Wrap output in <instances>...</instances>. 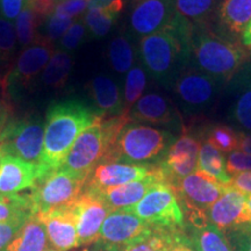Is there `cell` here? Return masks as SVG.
<instances>
[{"instance_id":"6da1fadb","label":"cell","mask_w":251,"mask_h":251,"mask_svg":"<svg viewBox=\"0 0 251 251\" xmlns=\"http://www.w3.org/2000/svg\"><path fill=\"white\" fill-rule=\"evenodd\" d=\"M193 24L176 12L162 30L140 39L139 58L146 72L171 90L180 74L191 64Z\"/></svg>"},{"instance_id":"7a4b0ae2","label":"cell","mask_w":251,"mask_h":251,"mask_svg":"<svg viewBox=\"0 0 251 251\" xmlns=\"http://www.w3.org/2000/svg\"><path fill=\"white\" fill-rule=\"evenodd\" d=\"M101 119V114L80 99L52 102L46 113L40 178L61 168L77 137Z\"/></svg>"},{"instance_id":"3957f363","label":"cell","mask_w":251,"mask_h":251,"mask_svg":"<svg viewBox=\"0 0 251 251\" xmlns=\"http://www.w3.org/2000/svg\"><path fill=\"white\" fill-rule=\"evenodd\" d=\"M249 58L242 43L220 36L212 24H193L191 65L215 78L224 85L233 79Z\"/></svg>"},{"instance_id":"277c9868","label":"cell","mask_w":251,"mask_h":251,"mask_svg":"<svg viewBox=\"0 0 251 251\" xmlns=\"http://www.w3.org/2000/svg\"><path fill=\"white\" fill-rule=\"evenodd\" d=\"M174 142L170 131L128 121L117 134L102 162L149 165L164 156Z\"/></svg>"},{"instance_id":"5b68a950","label":"cell","mask_w":251,"mask_h":251,"mask_svg":"<svg viewBox=\"0 0 251 251\" xmlns=\"http://www.w3.org/2000/svg\"><path fill=\"white\" fill-rule=\"evenodd\" d=\"M129 115L103 118L81 133L65 156L61 168L80 180H87L91 172L105 158L109 147Z\"/></svg>"},{"instance_id":"8992f818","label":"cell","mask_w":251,"mask_h":251,"mask_svg":"<svg viewBox=\"0 0 251 251\" xmlns=\"http://www.w3.org/2000/svg\"><path fill=\"white\" fill-rule=\"evenodd\" d=\"M52 42L45 37L23 50L5 77L0 80L2 100L9 103L18 101L33 87L36 77L42 74L54 55Z\"/></svg>"},{"instance_id":"52a82bcc","label":"cell","mask_w":251,"mask_h":251,"mask_svg":"<svg viewBox=\"0 0 251 251\" xmlns=\"http://www.w3.org/2000/svg\"><path fill=\"white\" fill-rule=\"evenodd\" d=\"M126 211L133 213L151 227L174 230L186 228L176 190L164 181L153 185L136 205Z\"/></svg>"},{"instance_id":"ba28073f","label":"cell","mask_w":251,"mask_h":251,"mask_svg":"<svg viewBox=\"0 0 251 251\" xmlns=\"http://www.w3.org/2000/svg\"><path fill=\"white\" fill-rule=\"evenodd\" d=\"M43 136L45 124L40 117H12L0 134V149L4 155L18 157L40 169Z\"/></svg>"},{"instance_id":"9c48e42d","label":"cell","mask_w":251,"mask_h":251,"mask_svg":"<svg viewBox=\"0 0 251 251\" xmlns=\"http://www.w3.org/2000/svg\"><path fill=\"white\" fill-rule=\"evenodd\" d=\"M224 87L215 78L190 64L175 81L171 91L183 114L193 117L212 108Z\"/></svg>"},{"instance_id":"30bf717a","label":"cell","mask_w":251,"mask_h":251,"mask_svg":"<svg viewBox=\"0 0 251 251\" xmlns=\"http://www.w3.org/2000/svg\"><path fill=\"white\" fill-rule=\"evenodd\" d=\"M85 183L62 169L48 172L36 180L29 192L36 213L72 206L84 192Z\"/></svg>"},{"instance_id":"8fae6325","label":"cell","mask_w":251,"mask_h":251,"mask_svg":"<svg viewBox=\"0 0 251 251\" xmlns=\"http://www.w3.org/2000/svg\"><path fill=\"white\" fill-rule=\"evenodd\" d=\"M200 146L201 139L190 129H184L179 139L175 140L159 162L166 184L176 188L180 180L197 170Z\"/></svg>"},{"instance_id":"7c38bea8","label":"cell","mask_w":251,"mask_h":251,"mask_svg":"<svg viewBox=\"0 0 251 251\" xmlns=\"http://www.w3.org/2000/svg\"><path fill=\"white\" fill-rule=\"evenodd\" d=\"M151 228L129 211H112L103 221L96 244L100 251H119Z\"/></svg>"},{"instance_id":"4fadbf2b","label":"cell","mask_w":251,"mask_h":251,"mask_svg":"<svg viewBox=\"0 0 251 251\" xmlns=\"http://www.w3.org/2000/svg\"><path fill=\"white\" fill-rule=\"evenodd\" d=\"M131 35L142 39L162 30L176 11L175 0H128Z\"/></svg>"},{"instance_id":"5bb4252c","label":"cell","mask_w":251,"mask_h":251,"mask_svg":"<svg viewBox=\"0 0 251 251\" xmlns=\"http://www.w3.org/2000/svg\"><path fill=\"white\" fill-rule=\"evenodd\" d=\"M226 186L227 185L220 184L201 171L196 170L180 180L175 190L183 212H207V209L222 196Z\"/></svg>"},{"instance_id":"9a60e30c","label":"cell","mask_w":251,"mask_h":251,"mask_svg":"<svg viewBox=\"0 0 251 251\" xmlns=\"http://www.w3.org/2000/svg\"><path fill=\"white\" fill-rule=\"evenodd\" d=\"M158 170V164L140 165L118 162H102L93 169L85 183V188L102 191L133 181L142 180Z\"/></svg>"},{"instance_id":"2e32d148","label":"cell","mask_w":251,"mask_h":251,"mask_svg":"<svg viewBox=\"0 0 251 251\" xmlns=\"http://www.w3.org/2000/svg\"><path fill=\"white\" fill-rule=\"evenodd\" d=\"M128 115L130 121L140 124L147 122L181 133L185 129L179 109L159 93L151 92L144 94L131 107Z\"/></svg>"},{"instance_id":"e0dca14e","label":"cell","mask_w":251,"mask_h":251,"mask_svg":"<svg viewBox=\"0 0 251 251\" xmlns=\"http://www.w3.org/2000/svg\"><path fill=\"white\" fill-rule=\"evenodd\" d=\"M75 209L77 213L78 247L96 243L103 221L111 209L101 198L86 188H84V192L75 202Z\"/></svg>"},{"instance_id":"ac0fdd59","label":"cell","mask_w":251,"mask_h":251,"mask_svg":"<svg viewBox=\"0 0 251 251\" xmlns=\"http://www.w3.org/2000/svg\"><path fill=\"white\" fill-rule=\"evenodd\" d=\"M247 196L231 185H227L222 196L207 209L209 224L215 226L222 233L249 224L246 205Z\"/></svg>"},{"instance_id":"d6986e66","label":"cell","mask_w":251,"mask_h":251,"mask_svg":"<svg viewBox=\"0 0 251 251\" xmlns=\"http://www.w3.org/2000/svg\"><path fill=\"white\" fill-rule=\"evenodd\" d=\"M45 226L48 240L58 251H69L78 247L77 213L75 203L47 213H36Z\"/></svg>"},{"instance_id":"ffe728a7","label":"cell","mask_w":251,"mask_h":251,"mask_svg":"<svg viewBox=\"0 0 251 251\" xmlns=\"http://www.w3.org/2000/svg\"><path fill=\"white\" fill-rule=\"evenodd\" d=\"M251 20V0H221L212 27L220 36L242 43V35Z\"/></svg>"},{"instance_id":"44dd1931","label":"cell","mask_w":251,"mask_h":251,"mask_svg":"<svg viewBox=\"0 0 251 251\" xmlns=\"http://www.w3.org/2000/svg\"><path fill=\"white\" fill-rule=\"evenodd\" d=\"M227 90L231 99L227 120L235 127L251 131V63H246L235 75Z\"/></svg>"},{"instance_id":"7402d4cb","label":"cell","mask_w":251,"mask_h":251,"mask_svg":"<svg viewBox=\"0 0 251 251\" xmlns=\"http://www.w3.org/2000/svg\"><path fill=\"white\" fill-rule=\"evenodd\" d=\"M162 181H164V178H163L161 168L158 164V170L142 180L133 181V183L120 185V186L109 187L102 191H92L97 196L101 198L102 201L107 205L112 212L119 211V209L131 208L146 196L153 185L162 183Z\"/></svg>"},{"instance_id":"603a6c76","label":"cell","mask_w":251,"mask_h":251,"mask_svg":"<svg viewBox=\"0 0 251 251\" xmlns=\"http://www.w3.org/2000/svg\"><path fill=\"white\" fill-rule=\"evenodd\" d=\"M39 178V166L9 155L0 159V194L23 192L33 187Z\"/></svg>"},{"instance_id":"cb8c5ba5","label":"cell","mask_w":251,"mask_h":251,"mask_svg":"<svg viewBox=\"0 0 251 251\" xmlns=\"http://www.w3.org/2000/svg\"><path fill=\"white\" fill-rule=\"evenodd\" d=\"M89 92L94 109L103 118H114L128 114L125 111L124 97L120 87L112 78L97 76L89 84Z\"/></svg>"},{"instance_id":"d4e9b609","label":"cell","mask_w":251,"mask_h":251,"mask_svg":"<svg viewBox=\"0 0 251 251\" xmlns=\"http://www.w3.org/2000/svg\"><path fill=\"white\" fill-rule=\"evenodd\" d=\"M48 235L36 215L31 216L4 251H45Z\"/></svg>"},{"instance_id":"484cf974","label":"cell","mask_w":251,"mask_h":251,"mask_svg":"<svg viewBox=\"0 0 251 251\" xmlns=\"http://www.w3.org/2000/svg\"><path fill=\"white\" fill-rule=\"evenodd\" d=\"M197 170L213 178L222 185L230 184L231 177L226 166V158L220 150L215 148L208 141H201L199 156H198Z\"/></svg>"},{"instance_id":"4316f807","label":"cell","mask_w":251,"mask_h":251,"mask_svg":"<svg viewBox=\"0 0 251 251\" xmlns=\"http://www.w3.org/2000/svg\"><path fill=\"white\" fill-rule=\"evenodd\" d=\"M72 59L64 50H57L51 56L41 75V81L50 90H62L71 72Z\"/></svg>"},{"instance_id":"83f0119b","label":"cell","mask_w":251,"mask_h":251,"mask_svg":"<svg viewBox=\"0 0 251 251\" xmlns=\"http://www.w3.org/2000/svg\"><path fill=\"white\" fill-rule=\"evenodd\" d=\"M177 231L174 229L152 227L148 233L119 251H170Z\"/></svg>"},{"instance_id":"f1b7e54d","label":"cell","mask_w":251,"mask_h":251,"mask_svg":"<svg viewBox=\"0 0 251 251\" xmlns=\"http://www.w3.org/2000/svg\"><path fill=\"white\" fill-rule=\"evenodd\" d=\"M198 135L201 141H208L222 153H230L237 150L238 133L234 128L224 124H211L199 127Z\"/></svg>"},{"instance_id":"f546056e","label":"cell","mask_w":251,"mask_h":251,"mask_svg":"<svg viewBox=\"0 0 251 251\" xmlns=\"http://www.w3.org/2000/svg\"><path fill=\"white\" fill-rule=\"evenodd\" d=\"M42 17L34 12L29 6L25 7L21 13L15 19V31L19 45L23 48H27L42 39L40 29L43 23Z\"/></svg>"},{"instance_id":"4dcf8cb0","label":"cell","mask_w":251,"mask_h":251,"mask_svg":"<svg viewBox=\"0 0 251 251\" xmlns=\"http://www.w3.org/2000/svg\"><path fill=\"white\" fill-rule=\"evenodd\" d=\"M221 0H175L176 11L192 24H212Z\"/></svg>"},{"instance_id":"1f68e13d","label":"cell","mask_w":251,"mask_h":251,"mask_svg":"<svg viewBox=\"0 0 251 251\" xmlns=\"http://www.w3.org/2000/svg\"><path fill=\"white\" fill-rule=\"evenodd\" d=\"M188 235L197 251H233L227 236L212 224L201 228H191Z\"/></svg>"},{"instance_id":"d6a6232c","label":"cell","mask_w":251,"mask_h":251,"mask_svg":"<svg viewBox=\"0 0 251 251\" xmlns=\"http://www.w3.org/2000/svg\"><path fill=\"white\" fill-rule=\"evenodd\" d=\"M36 214L29 193L0 194V224Z\"/></svg>"},{"instance_id":"836d02e7","label":"cell","mask_w":251,"mask_h":251,"mask_svg":"<svg viewBox=\"0 0 251 251\" xmlns=\"http://www.w3.org/2000/svg\"><path fill=\"white\" fill-rule=\"evenodd\" d=\"M17 40L13 24L0 17V80L13 67L17 54Z\"/></svg>"},{"instance_id":"e575fe53","label":"cell","mask_w":251,"mask_h":251,"mask_svg":"<svg viewBox=\"0 0 251 251\" xmlns=\"http://www.w3.org/2000/svg\"><path fill=\"white\" fill-rule=\"evenodd\" d=\"M108 57L112 68L118 74H127L133 68L135 51L129 37L118 35L111 41L108 47Z\"/></svg>"},{"instance_id":"d590c367","label":"cell","mask_w":251,"mask_h":251,"mask_svg":"<svg viewBox=\"0 0 251 251\" xmlns=\"http://www.w3.org/2000/svg\"><path fill=\"white\" fill-rule=\"evenodd\" d=\"M121 11L114 7L105 8H89L84 23L87 30L96 39L106 36L115 24Z\"/></svg>"},{"instance_id":"8d00e7d4","label":"cell","mask_w":251,"mask_h":251,"mask_svg":"<svg viewBox=\"0 0 251 251\" xmlns=\"http://www.w3.org/2000/svg\"><path fill=\"white\" fill-rule=\"evenodd\" d=\"M147 72L142 65H135L127 72L124 92V105L126 113L129 114L131 107L139 101L146 89Z\"/></svg>"},{"instance_id":"74e56055","label":"cell","mask_w":251,"mask_h":251,"mask_svg":"<svg viewBox=\"0 0 251 251\" xmlns=\"http://www.w3.org/2000/svg\"><path fill=\"white\" fill-rule=\"evenodd\" d=\"M75 19L71 18H63V17H58L56 14H50L48 17H46L43 19V23L41 28H45L43 30L42 35L45 39H47L50 42H54V41L62 39L63 35L67 33V30L70 28L72 24L75 23Z\"/></svg>"},{"instance_id":"f35d334b","label":"cell","mask_w":251,"mask_h":251,"mask_svg":"<svg viewBox=\"0 0 251 251\" xmlns=\"http://www.w3.org/2000/svg\"><path fill=\"white\" fill-rule=\"evenodd\" d=\"M86 33L87 28L85 23L83 20L75 21L61 39V47L64 49V51H72L77 49L85 39Z\"/></svg>"},{"instance_id":"ab89813d","label":"cell","mask_w":251,"mask_h":251,"mask_svg":"<svg viewBox=\"0 0 251 251\" xmlns=\"http://www.w3.org/2000/svg\"><path fill=\"white\" fill-rule=\"evenodd\" d=\"M233 251H251V224H246L225 233Z\"/></svg>"},{"instance_id":"60d3db41","label":"cell","mask_w":251,"mask_h":251,"mask_svg":"<svg viewBox=\"0 0 251 251\" xmlns=\"http://www.w3.org/2000/svg\"><path fill=\"white\" fill-rule=\"evenodd\" d=\"M30 218L31 216H21V218L0 224V251H4L6 249V247L11 243L15 235L19 233V230Z\"/></svg>"},{"instance_id":"b9f144b4","label":"cell","mask_w":251,"mask_h":251,"mask_svg":"<svg viewBox=\"0 0 251 251\" xmlns=\"http://www.w3.org/2000/svg\"><path fill=\"white\" fill-rule=\"evenodd\" d=\"M226 166L230 177L241 172L251 171V155L241 150L231 151L228 153L227 159H226Z\"/></svg>"},{"instance_id":"7bdbcfd3","label":"cell","mask_w":251,"mask_h":251,"mask_svg":"<svg viewBox=\"0 0 251 251\" xmlns=\"http://www.w3.org/2000/svg\"><path fill=\"white\" fill-rule=\"evenodd\" d=\"M89 7V0H68L56 6L54 14L63 18L76 19Z\"/></svg>"},{"instance_id":"ee69618b","label":"cell","mask_w":251,"mask_h":251,"mask_svg":"<svg viewBox=\"0 0 251 251\" xmlns=\"http://www.w3.org/2000/svg\"><path fill=\"white\" fill-rule=\"evenodd\" d=\"M27 4L28 0H0V14L8 21L15 20Z\"/></svg>"},{"instance_id":"f6af8a7d","label":"cell","mask_w":251,"mask_h":251,"mask_svg":"<svg viewBox=\"0 0 251 251\" xmlns=\"http://www.w3.org/2000/svg\"><path fill=\"white\" fill-rule=\"evenodd\" d=\"M58 4V0H28V6L42 18L54 13Z\"/></svg>"},{"instance_id":"bcb514c9","label":"cell","mask_w":251,"mask_h":251,"mask_svg":"<svg viewBox=\"0 0 251 251\" xmlns=\"http://www.w3.org/2000/svg\"><path fill=\"white\" fill-rule=\"evenodd\" d=\"M170 251H197V249L190 235L185 229H181L176 233Z\"/></svg>"},{"instance_id":"7dc6e473","label":"cell","mask_w":251,"mask_h":251,"mask_svg":"<svg viewBox=\"0 0 251 251\" xmlns=\"http://www.w3.org/2000/svg\"><path fill=\"white\" fill-rule=\"evenodd\" d=\"M234 188L243 193L244 196L251 194V171H244L231 177L230 184Z\"/></svg>"},{"instance_id":"c3c4849f","label":"cell","mask_w":251,"mask_h":251,"mask_svg":"<svg viewBox=\"0 0 251 251\" xmlns=\"http://www.w3.org/2000/svg\"><path fill=\"white\" fill-rule=\"evenodd\" d=\"M125 0H89V7L87 8H105L114 7L122 11L125 5Z\"/></svg>"},{"instance_id":"681fc988","label":"cell","mask_w":251,"mask_h":251,"mask_svg":"<svg viewBox=\"0 0 251 251\" xmlns=\"http://www.w3.org/2000/svg\"><path fill=\"white\" fill-rule=\"evenodd\" d=\"M11 118L12 109L9 107V103L6 102L5 100L0 99V134H1L2 129H4Z\"/></svg>"},{"instance_id":"f907efd6","label":"cell","mask_w":251,"mask_h":251,"mask_svg":"<svg viewBox=\"0 0 251 251\" xmlns=\"http://www.w3.org/2000/svg\"><path fill=\"white\" fill-rule=\"evenodd\" d=\"M237 150H241V151L251 155V131H249V133H246V131L241 133L240 131L238 133Z\"/></svg>"},{"instance_id":"816d5d0a","label":"cell","mask_w":251,"mask_h":251,"mask_svg":"<svg viewBox=\"0 0 251 251\" xmlns=\"http://www.w3.org/2000/svg\"><path fill=\"white\" fill-rule=\"evenodd\" d=\"M241 42H242L244 48L249 51V54H251V20H250L249 25L247 26L246 30H244Z\"/></svg>"},{"instance_id":"f5cc1de1","label":"cell","mask_w":251,"mask_h":251,"mask_svg":"<svg viewBox=\"0 0 251 251\" xmlns=\"http://www.w3.org/2000/svg\"><path fill=\"white\" fill-rule=\"evenodd\" d=\"M246 205H247L248 218H249V224H251V194H250V196H247Z\"/></svg>"},{"instance_id":"db71d44e","label":"cell","mask_w":251,"mask_h":251,"mask_svg":"<svg viewBox=\"0 0 251 251\" xmlns=\"http://www.w3.org/2000/svg\"><path fill=\"white\" fill-rule=\"evenodd\" d=\"M4 156V153H2V151H1V149H0V159H1V157Z\"/></svg>"},{"instance_id":"11a10c76","label":"cell","mask_w":251,"mask_h":251,"mask_svg":"<svg viewBox=\"0 0 251 251\" xmlns=\"http://www.w3.org/2000/svg\"><path fill=\"white\" fill-rule=\"evenodd\" d=\"M58 1H59V2H62V1H64V0H58Z\"/></svg>"},{"instance_id":"9f6ffc18","label":"cell","mask_w":251,"mask_h":251,"mask_svg":"<svg viewBox=\"0 0 251 251\" xmlns=\"http://www.w3.org/2000/svg\"><path fill=\"white\" fill-rule=\"evenodd\" d=\"M49 251H58V250H49Z\"/></svg>"}]
</instances>
